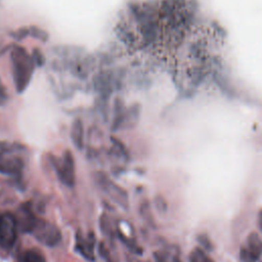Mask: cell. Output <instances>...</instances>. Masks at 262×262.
<instances>
[{
    "instance_id": "obj_1",
    "label": "cell",
    "mask_w": 262,
    "mask_h": 262,
    "mask_svg": "<svg viewBox=\"0 0 262 262\" xmlns=\"http://www.w3.org/2000/svg\"><path fill=\"white\" fill-rule=\"evenodd\" d=\"M10 58L14 87L17 93H21L26 90L31 81L35 61L21 46H14L12 48Z\"/></svg>"
},
{
    "instance_id": "obj_2",
    "label": "cell",
    "mask_w": 262,
    "mask_h": 262,
    "mask_svg": "<svg viewBox=\"0 0 262 262\" xmlns=\"http://www.w3.org/2000/svg\"><path fill=\"white\" fill-rule=\"evenodd\" d=\"M17 221L10 213L0 214V247L10 250L16 239Z\"/></svg>"
},
{
    "instance_id": "obj_3",
    "label": "cell",
    "mask_w": 262,
    "mask_h": 262,
    "mask_svg": "<svg viewBox=\"0 0 262 262\" xmlns=\"http://www.w3.org/2000/svg\"><path fill=\"white\" fill-rule=\"evenodd\" d=\"M31 232L40 243L48 247H53L60 241V232L58 228L54 224L44 220L37 219Z\"/></svg>"
},
{
    "instance_id": "obj_4",
    "label": "cell",
    "mask_w": 262,
    "mask_h": 262,
    "mask_svg": "<svg viewBox=\"0 0 262 262\" xmlns=\"http://www.w3.org/2000/svg\"><path fill=\"white\" fill-rule=\"evenodd\" d=\"M59 180L68 185L73 186L75 183V162L71 151L66 150L61 159L54 163Z\"/></svg>"
},
{
    "instance_id": "obj_5",
    "label": "cell",
    "mask_w": 262,
    "mask_h": 262,
    "mask_svg": "<svg viewBox=\"0 0 262 262\" xmlns=\"http://www.w3.org/2000/svg\"><path fill=\"white\" fill-rule=\"evenodd\" d=\"M23 169V161L16 156L9 155L6 151L0 152V173L6 175L19 174Z\"/></svg>"
},
{
    "instance_id": "obj_6",
    "label": "cell",
    "mask_w": 262,
    "mask_h": 262,
    "mask_svg": "<svg viewBox=\"0 0 262 262\" xmlns=\"http://www.w3.org/2000/svg\"><path fill=\"white\" fill-rule=\"evenodd\" d=\"M101 186L106 191V193L108 195H111L116 202L123 204V205L126 204V194L123 190L120 189V187H118L114 183L107 181V179H103V180L101 179Z\"/></svg>"
},
{
    "instance_id": "obj_7",
    "label": "cell",
    "mask_w": 262,
    "mask_h": 262,
    "mask_svg": "<svg viewBox=\"0 0 262 262\" xmlns=\"http://www.w3.org/2000/svg\"><path fill=\"white\" fill-rule=\"evenodd\" d=\"M93 245H94V238L92 234H90L86 238L79 236L78 245H77L78 250L82 253V255L85 258L89 260H93Z\"/></svg>"
},
{
    "instance_id": "obj_8",
    "label": "cell",
    "mask_w": 262,
    "mask_h": 262,
    "mask_svg": "<svg viewBox=\"0 0 262 262\" xmlns=\"http://www.w3.org/2000/svg\"><path fill=\"white\" fill-rule=\"evenodd\" d=\"M72 139L76 147L81 148L83 145V136H84V127L80 119H76L72 125Z\"/></svg>"
},
{
    "instance_id": "obj_9",
    "label": "cell",
    "mask_w": 262,
    "mask_h": 262,
    "mask_svg": "<svg viewBox=\"0 0 262 262\" xmlns=\"http://www.w3.org/2000/svg\"><path fill=\"white\" fill-rule=\"evenodd\" d=\"M246 247L257 257H260L262 253V241L257 233L253 232L248 236Z\"/></svg>"
},
{
    "instance_id": "obj_10",
    "label": "cell",
    "mask_w": 262,
    "mask_h": 262,
    "mask_svg": "<svg viewBox=\"0 0 262 262\" xmlns=\"http://www.w3.org/2000/svg\"><path fill=\"white\" fill-rule=\"evenodd\" d=\"M23 262H46V261L40 251L31 249L25 252L23 256Z\"/></svg>"
},
{
    "instance_id": "obj_11",
    "label": "cell",
    "mask_w": 262,
    "mask_h": 262,
    "mask_svg": "<svg viewBox=\"0 0 262 262\" xmlns=\"http://www.w3.org/2000/svg\"><path fill=\"white\" fill-rule=\"evenodd\" d=\"M189 262H214L208 255L199 248L192 250L189 255Z\"/></svg>"
},
{
    "instance_id": "obj_12",
    "label": "cell",
    "mask_w": 262,
    "mask_h": 262,
    "mask_svg": "<svg viewBox=\"0 0 262 262\" xmlns=\"http://www.w3.org/2000/svg\"><path fill=\"white\" fill-rule=\"evenodd\" d=\"M239 259L242 262H257L259 257H257L246 246H244L239 251Z\"/></svg>"
},
{
    "instance_id": "obj_13",
    "label": "cell",
    "mask_w": 262,
    "mask_h": 262,
    "mask_svg": "<svg viewBox=\"0 0 262 262\" xmlns=\"http://www.w3.org/2000/svg\"><path fill=\"white\" fill-rule=\"evenodd\" d=\"M158 262H180L177 254L171 252H162L156 255Z\"/></svg>"
},
{
    "instance_id": "obj_14",
    "label": "cell",
    "mask_w": 262,
    "mask_h": 262,
    "mask_svg": "<svg viewBox=\"0 0 262 262\" xmlns=\"http://www.w3.org/2000/svg\"><path fill=\"white\" fill-rule=\"evenodd\" d=\"M6 100H7V92H6L4 85L2 84V82L0 80V105L5 103Z\"/></svg>"
},
{
    "instance_id": "obj_15",
    "label": "cell",
    "mask_w": 262,
    "mask_h": 262,
    "mask_svg": "<svg viewBox=\"0 0 262 262\" xmlns=\"http://www.w3.org/2000/svg\"><path fill=\"white\" fill-rule=\"evenodd\" d=\"M258 225H259V228H260V230H261V232H262V211L260 212V214H259V218H258Z\"/></svg>"
}]
</instances>
